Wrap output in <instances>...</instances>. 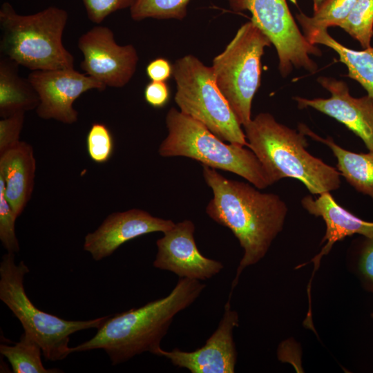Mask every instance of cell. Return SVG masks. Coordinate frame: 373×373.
Wrapping results in <instances>:
<instances>
[{"label":"cell","instance_id":"cell-1","mask_svg":"<svg viewBox=\"0 0 373 373\" xmlns=\"http://www.w3.org/2000/svg\"><path fill=\"white\" fill-rule=\"evenodd\" d=\"M202 174L213 193L206 207L207 214L229 229L244 251L232 282V294L243 270L262 259L282 231L288 207L278 195L227 179L215 169L202 165Z\"/></svg>","mask_w":373,"mask_h":373},{"label":"cell","instance_id":"cell-2","mask_svg":"<svg viewBox=\"0 0 373 373\" xmlns=\"http://www.w3.org/2000/svg\"><path fill=\"white\" fill-rule=\"evenodd\" d=\"M205 286L198 280L180 278L166 296L109 316L92 338L70 347V352L102 349L113 365L146 352L156 355L174 317L190 306Z\"/></svg>","mask_w":373,"mask_h":373},{"label":"cell","instance_id":"cell-3","mask_svg":"<svg viewBox=\"0 0 373 373\" xmlns=\"http://www.w3.org/2000/svg\"><path fill=\"white\" fill-rule=\"evenodd\" d=\"M248 147L255 153L272 184L285 178L302 182L313 195L331 192L341 186L336 168L312 155L305 133L260 113L243 126Z\"/></svg>","mask_w":373,"mask_h":373},{"label":"cell","instance_id":"cell-4","mask_svg":"<svg viewBox=\"0 0 373 373\" xmlns=\"http://www.w3.org/2000/svg\"><path fill=\"white\" fill-rule=\"evenodd\" d=\"M68 17L55 6L22 15L4 2L0 8L1 54L32 71L74 68V57L62 42Z\"/></svg>","mask_w":373,"mask_h":373},{"label":"cell","instance_id":"cell-5","mask_svg":"<svg viewBox=\"0 0 373 373\" xmlns=\"http://www.w3.org/2000/svg\"><path fill=\"white\" fill-rule=\"evenodd\" d=\"M168 135L160 144L162 157L182 156L215 169L233 173L259 189L272 184L262 164L251 150L226 144L204 125L172 107L166 116Z\"/></svg>","mask_w":373,"mask_h":373},{"label":"cell","instance_id":"cell-6","mask_svg":"<svg viewBox=\"0 0 373 373\" xmlns=\"http://www.w3.org/2000/svg\"><path fill=\"white\" fill-rule=\"evenodd\" d=\"M29 269L15 262V253L8 252L0 262V300L11 310L24 329L39 344L46 360L64 359L70 354V336L77 332L99 328L109 317L88 321H68L38 309L28 297L23 278Z\"/></svg>","mask_w":373,"mask_h":373},{"label":"cell","instance_id":"cell-7","mask_svg":"<svg viewBox=\"0 0 373 373\" xmlns=\"http://www.w3.org/2000/svg\"><path fill=\"white\" fill-rule=\"evenodd\" d=\"M173 76L177 86L174 100L182 113L222 140L248 147L244 130L218 88L211 66L188 55L173 65Z\"/></svg>","mask_w":373,"mask_h":373},{"label":"cell","instance_id":"cell-8","mask_svg":"<svg viewBox=\"0 0 373 373\" xmlns=\"http://www.w3.org/2000/svg\"><path fill=\"white\" fill-rule=\"evenodd\" d=\"M267 36L251 21L240 26L220 54L212 70L216 84L243 127L251 120V104L260 84L261 57L271 45Z\"/></svg>","mask_w":373,"mask_h":373},{"label":"cell","instance_id":"cell-9","mask_svg":"<svg viewBox=\"0 0 373 373\" xmlns=\"http://www.w3.org/2000/svg\"><path fill=\"white\" fill-rule=\"evenodd\" d=\"M235 10H247L251 21L270 39L278 59L279 70L287 76L293 67L303 68L311 73L317 70L310 55L320 56L321 51L301 33L286 0H229Z\"/></svg>","mask_w":373,"mask_h":373},{"label":"cell","instance_id":"cell-10","mask_svg":"<svg viewBox=\"0 0 373 373\" xmlns=\"http://www.w3.org/2000/svg\"><path fill=\"white\" fill-rule=\"evenodd\" d=\"M77 45L84 57L82 69L106 87L124 86L136 71L135 48L117 44L113 32L106 26H94L79 37Z\"/></svg>","mask_w":373,"mask_h":373},{"label":"cell","instance_id":"cell-11","mask_svg":"<svg viewBox=\"0 0 373 373\" xmlns=\"http://www.w3.org/2000/svg\"><path fill=\"white\" fill-rule=\"evenodd\" d=\"M28 79L36 90L39 103L37 115L44 119H55L71 124L77 122L78 113L73 103L90 90H104L106 86L72 68L32 71Z\"/></svg>","mask_w":373,"mask_h":373},{"label":"cell","instance_id":"cell-12","mask_svg":"<svg viewBox=\"0 0 373 373\" xmlns=\"http://www.w3.org/2000/svg\"><path fill=\"white\" fill-rule=\"evenodd\" d=\"M195 225L191 220L175 223L156 241L157 251L153 267L169 271L180 278L204 280L224 268L218 260L203 256L194 239Z\"/></svg>","mask_w":373,"mask_h":373},{"label":"cell","instance_id":"cell-13","mask_svg":"<svg viewBox=\"0 0 373 373\" xmlns=\"http://www.w3.org/2000/svg\"><path fill=\"white\" fill-rule=\"evenodd\" d=\"M231 296L218 327L202 347L192 352L160 348L156 355L168 358L173 365L186 368L191 373H233L237 352L233 330L238 326L239 318L237 312L231 309Z\"/></svg>","mask_w":373,"mask_h":373},{"label":"cell","instance_id":"cell-14","mask_svg":"<svg viewBox=\"0 0 373 373\" xmlns=\"http://www.w3.org/2000/svg\"><path fill=\"white\" fill-rule=\"evenodd\" d=\"M318 82L330 93L329 98L294 97L300 108L311 107L344 124L373 152V98L354 97L347 84L333 77H319Z\"/></svg>","mask_w":373,"mask_h":373},{"label":"cell","instance_id":"cell-15","mask_svg":"<svg viewBox=\"0 0 373 373\" xmlns=\"http://www.w3.org/2000/svg\"><path fill=\"white\" fill-rule=\"evenodd\" d=\"M174 224L171 220L155 217L139 209L113 213L95 231L85 236L84 249L98 261L132 239L153 232L164 233Z\"/></svg>","mask_w":373,"mask_h":373},{"label":"cell","instance_id":"cell-16","mask_svg":"<svg viewBox=\"0 0 373 373\" xmlns=\"http://www.w3.org/2000/svg\"><path fill=\"white\" fill-rule=\"evenodd\" d=\"M301 205L309 213L321 217L326 225L325 234L321 241V244L325 243V245L321 251L310 261L296 267L298 269L309 262L314 263L313 273L307 288L308 311H311L312 281L323 256L328 254L336 242L347 236L360 234L365 238H373V222L363 220L340 206L330 192L321 193L317 198L306 195L301 199Z\"/></svg>","mask_w":373,"mask_h":373},{"label":"cell","instance_id":"cell-17","mask_svg":"<svg viewBox=\"0 0 373 373\" xmlns=\"http://www.w3.org/2000/svg\"><path fill=\"white\" fill-rule=\"evenodd\" d=\"M36 160L30 144L20 141L0 154V177L4 181L5 195L19 217L31 198L34 188Z\"/></svg>","mask_w":373,"mask_h":373},{"label":"cell","instance_id":"cell-18","mask_svg":"<svg viewBox=\"0 0 373 373\" xmlns=\"http://www.w3.org/2000/svg\"><path fill=\"white\" fill-rule=\"evenodd\" d=\"M298 128L305 135L327 145L336 159L341 175L358 192L373 200V152H352L336 144L330 137L325 139L320 137L304 124Z\"/></svg>","mask_w":373,"mask_h":373},{"label":"cell","instance_id":"cell-19","mask_svg":"<svg viewBox=\"0 0 373 373\" xmlns=\"http://www.w3.org/2000/svg\"><path fill=\"white\" fill-rule=\"evenodd\" d=\"M16 62L5 57L0 60V116L6 117L36 109L39 96L29 80L21 77Z\"/></svg>","mask_w":373,"mask_h":373},{"label":"cell","instance_id":"cell-20","mask_svg":"<svg viewBox=\"0 0 373 373\" xmlns=\"http://www.w3.org/2000/svg\"><path fill=\"white\" fill-rule=\"evenodd\" d=\"M307 39L313 45L322 44L334 50L347 66V76L359 83L373 98V47L362 50L350 49L332 38L327 30H320Z\"/></svg>","mask_w":373,"mask_h":373},{"label":"cell","instance_id":"cell-21","mask_svg":"<svg viewBox=\"0 0 373 373\" xmlns=\"http://www.w3.org/2000/svg\"><path fill=\"white\" fill-rule=\"evenodd\" d=\"M0 352L11 365L15 373H55L58 369H46L41 361L42 350L29 333L24 332L14 345H0Z\"/></svg>","mask_w":373,"mask_h":373},{"label":"cell","instance_id":"cell-22","mask_svg":"<svg viewBox=\"0 0 373 373\" xmlns=\"http://www.w3.org/2000/svg\"><path fill=\"white\" fill-rule=\"evenodd\" d=\"M356 0H324L312 16L296 15L304 35L308 38L314 33L338 26L349 15Z\"/></svg>","mask_w":373,"mask_h":373},{"label":"cell","instance_id":"cell-23","mask_svg":"<svg viewBox=\"0 0 373 373\" xmlns=\"http://www.w3.org/2000/svg\"><path fill=\"white\" fill-rule=\"evenodd\" d=\"M338 27L363 48L370 47L373 37V0H356L350 13Z\"/></svg>","mask_w":373,"mask_h":373},{"label":"cell","instance_id":"cell-24","mask_svg":"<svg viewBox=\"0 0 373 373\" xmlns=\"http://www.w3.org/2000/svg\"><path fill=\"white\" fill-rule=\"evenodd\" d=\"M190 0H135L130 8L131 17L140 21L146 18L183 19Z\"/></svg>","mask_w":373,"mask_h":373},{"label":"cell","instance_id":"cell-25","mask_svg":"<svg viewBox=\"0 0 373 373\" xmlns=\"http://www.w3.org/2000/svg\"><path fill=\"white\" fill-rule=\"evenodd\" d=\"M86 149L90 158L96 163L103 164L110 160L114 151V140L104 124H92L86 136Z\"/></svg>","mask_w":373,"mask_h":373},{"label":"cell","instance_id":"cell-26","mask_svg":"<svg viewBox=\"0 0 373 373\" xmlns=\"http://www.w3.org/2000/svg\"><path fill=\"white\" fill-rule=\"evenodd\" d=\"M17 216L5 195L4 181L0 177V240L8 252L19 251V245L15 233Z\"/></svg>","mask_w":373,"mask_h":373},{"label":"cell","instance_id":"cell-27","mask_svg":"<svg viewBox=\"0 0 373 373\" xmlns=\"http://www.w3.org/2000/svg\"><path fill=\"white\" fill-rule=\"evenodd\" d=\"M88 19L97 24L111 13L131 8L135 0H82Z\"/></svg>","mask_w":373,"mask_h":373},{"label":"cell","instance_id":"cell-28","mask_svg":"<svg viewBox=\"0 0 373 373\" xmlns=\"http://www.w3.org/2000/svg\"><path fill=\"white\" fill-rule=\"evenodd\" d=\"M25 113L2 117L0 120V154L11 149L20 140Z\"/></svg>","mask_w":373,"mask_h":373},{"label":"cell","instance_id":"cell-29","mask_svg":"<svg viewBox=\"0 0 373 373\" xmlns=\"http://www.w3.org/2000/svg\"><path fill=\"white\" fill-rule=\"evenodd\" d=\"M357 267L365 287L373 294V238H365L362 243Z\"/></svg>","mask_w":373,"mask_h":373},{"label":"cell","instance_id":"cell-30","mask_svg":"<svg viewBox=\"0 0 373 373\" xmlns=\"http://www.w3.org/2000/svg\"><path fill=\"white\" fill-rule=\"evenodd\" d=\"M146 102L154 108H162L169 102L170 90L165 82L151 81L144 89Z\"/></svg>","mask_w":373,"mask_h":373},{"label":"cell","instance_id":"cell-31","mask_svg":"<svg viewBox=\"0 0 373 373\" xmlns=\"http://www.w3.org/2000/svg\"><path fill=\"white\" fill-rule=\"evenodd\" d=\"M146 73L151 81L166 82L173 75V66L162 57H157L149 63Z\"/></svg>","mask_w":373,"mask_h":373},{"label":"cell","instance_id":"cell-32","mask_svg":"<svg viewBox=\"0 0 373 373\" xmlns=\"http://www.w3.org/2000/svg\"><path fill=\"white\" fill-rule=\"evenodd\" d=\"M314 12L316 11L324 0H312Z\"/></svg>","mask_w":373,"mask_h":373},{"label":"cell","instance_id":"cell-33","mask_svg":"<svg viewBox=\"0 0 373 373\" xmlns=\"http://www.w3.org/2000/svg\"><path fill=\"white\" fill-rule=\"evenodd\" d=\"M371 316H372V317L373 318V313L372 314V315H371Z\"/></svg>","mask_w":373,"mask_h":373}]
</instances>
